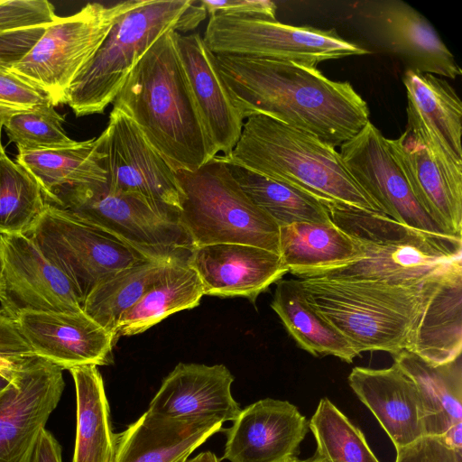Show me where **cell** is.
<instances>
[{"label": "cell", "instance_id": "6da1fadb", "mask_svg": "<svg viewBox=\"0 0 462 462\" xmlns=\"http://www.w3.org/2000/svg\"><path fill=\"white\" fill-rule=\"evenodd\" d=\"M244 120L263 115L341 146L370 121L366 102L347 81L288 60L215 54Z\"/></svg>", "mask_w": 462, "mask_h": 462}, {"label": "cell", "instance_id": "7a4b0ae2", "mask_svg": "<svg viewBox=\"0 0 462 462\" xmlns=\"http://www.w3.org/2000/svg\"><path fill=\"white\" fill-rule=\"evenodd\" d=\"M178 32L162 34L143 55L113 102L175 170L194 171L217 155L182 66Z\"/></svg>", "mask_w": 462, "mask_h": 462}, {"label": "cell", "instance_id": "3957f363", "mask_svg": "<svg viewBox=\"0 0 462 462\" xmlns=\"http://www.w3.org/2000/svg\"><path fill=\"white\" fill-rule=\"evenodd\" d=\"M327 207L332 222L358 245L361 255L356 261L299 279L415 286L427 284L462 265V236L424 232L383 213L347 205Z\"/></svg>", "mask_w": 462, "mask_h": 462}, {"label": "cell", "instance_id": "277c9868", "mask_svg": "<svg viewBox=\"0 0 462 462\" xmlns=\"http://www.w3.org/2000/svg\"><path fill=\"white\" fill-rule=\"evenodd\" d=\"M216 157L297 188L326 206L343 204L383 213L353 179L335 147L269 116L245 119L233 151Z\"/></svg>", "mask_w": 462, "mask_h": 462}, {"label": "cell", "instance_id": "5b68a950", "mask_svg": "<svg viewBox=\"0 0 462 462\" xmlns=\"http://www.w3.org/2000/svg\"><path fill=\"white\" fill-rule=\"evenodd\" d=\"M445 275L415 286L299 280L308 302L348 340L358 356L367 351L393 356L407 349L430 296Z\"/></svg>", "mask_w": 462, "mask_h": 462}, {"label": "cell", "instance_id": "8992f818", "mask_svg": "<svg viewBox=\"0 0 462 462\" xmlns=\"http://www.w3.org/2000/svg\"><path fill=\"white\" fill-rule=\"evenodd\" d=\"M206 16L200 1L142 0L117 20L72 80L65 104L76 116L103 114L132 69L162 34L193 30Z\"/></svg>", "mask_w": 462, "mask_h": 462}, {"label": "cell", "instance_id": "52a82bcc", "mask_svg": "<svg viewBox=\"0 0 462 462\" xmlns=\"http://www.w3.org/2000/svg\"><path fill=\"white\" fill-rule=\"evenodd\" d=\"M178 222L191 249L238 243L280 254L279 225L241 189L229 166L216 156L194 171L178 170Z\"/></svg>", "mask_w": 462, "mask_h": 462}, {"label": "cell", "instance_id": "ba28073f", "mask_svg": "<svg viewBox=\"0 0 462 462\" xmlns=\"http://www.w3.org/2000/svg\"><path fill=\"white\" fill-rule=\"evenodd\" d=\"M49 204L70 211L151 259L188 257L191 250L177 213L135 195L112 193L106 183L64 187Z\"/></svg>", "mask_w": 462, "mask_h": 462}, {"label": "cell", "instance_id": "9c48e42d", "mask_svg": "<svg viewBox=\"0 0 462 462\" xmlns=\"http://www.w3.org/2000/svg\"><path fill=\"white\" fill-rule=\"evenodd\" d=\"M141 1L112 5L89 3L72 15L57 16L25 57L9 70L45 92L54 106L65 104L72 80L117 20Z\"/></svg>", "mask_w": 462, "mask_h": 462}, {"label": "cell", "instance_id": "30bf717a", "mask_svg": "<svg viewBox=\"0 0 462 462\" xmlns=\"http://www.w3.org/2000/svg\"><path fill=\"white\" fill-rule=\"evenodd\" d=\"M26 235L69 278L81 304L107 277L151 260L70 211L49 203Z\"/></svg>", "mask_w": 462, "mask_h": 462}, {"label": "cell", "instance_id": "8fae6325", "mask_svg": "<svg viewBox=\"0 0 462 462\" xmlns=\"http://www.w3.org/2000/svg\"><path fill=\"white\" fill-rule=\"evenodd\" d=\"M203 40L214 54L288 60L315 68L322 61L369 53L344 40L335 29L218 14L210 15Z\"/></svg>", "mask_w": 462, "mask_h": 462}, {"label": "cell", "instance_id": "7c38bea8", "mask_svg": "<svg viewBox=\"0 0 462 462\" xmlns=\"http://www.w3.org/2000/svg\"><path fill=\"white\" fill-rule=\"evenodd\" d=\"M97 140L110 192L135 195L178 214L181 193L176 171L128 116L114 107Z\"/></svg>", "mask_w": 462, "mask_h": 462}, {"label": "cell", "instance_id": "4fadbf2b", "mask_svg": "<svg viewBox=\"0 0 462 462\" xmlns=\"http://www.w3.org/2000/svg\"><path fill=\"white\" fill-rule=\"evenodd\" d=\"M62 369L34 356L0 393V462H31L65 388Z\"/></svg>", "mask_w": 462, "mask_h": 462}, {"label": "cell", "instance_id": "5bb4252c", "mask_svg": "<svg viewBox=\"0 0 462 462\" xmlns=\"http://www.w3.org/2000/svg\"><path fill=\"white\" fill-rule=\"evenodd\" d=\"M1 309L13 319L23 310H82L69 278L26 234L0 235Z\"/></svg>", "mask_w": 462, "mask_h": 462}, {"label": "cell", "instance_id": "9a60e30c", "mask_svg": "<svg viewBox=\"0 0 462 462\" xmlns=\"http://www.w3.org/2000/svg\"><path fill=\"white\" fill-rule=\"evenodd\" d=\"M339 153L353 179L384 215L418 230L446 234L420 206L387 139L370 121L340 146Z\"/></svg>", "mask_w": 462, "mask_h": 462}, {"label": "cell", "instance_id": "2e32d148", "mask_svg": "<svg viewBox=\"0 0 462 462\" xmlns=\"http://www.w3.org/2000/svg\"><path fill=\"white\" fill-rule=\"evenodd\" d=\"M14 320L33 354L62 370L112 362L114 335L83 310H23Z\"/></svg>", "mask_w": 462, "mask_h": 462}, {"label": "cell", "instance_id": "e0dca14e", "mask_svg": "<svg viewBox=\"0 0 462 462\" xmlns=\"http://www.w3.org/2000/svg\"><path fill=\"white\" fill-rule=\"evenodd\" d=\"M358 8L376 42L402 59L408 69L448 79L461 76V69L435 29L411 5L387 0Z\"/></svg>", "mask_w": 462, "mask_h": 462}, {"label": "cell", "instance_id": "ac0fdd59", "mask_svg": "<svg viewBox=\"0 0 462 462\" xmlns=\"http://www.w3.org/2000/svg\"><path fill=\"white\" fill-rule=\"evenodd\" d=\"M309 421L287 401L265 398L241 410L226 430L223 458L230 462H289L296 457Z\"/></svg>", "mask_w": 462, "mask_h": 462}, {"label": "cell", "instance_id": "d6986e66", "mask_svg": "<svg viewBox=\"0 0 462 462\" xmlns=\"http://www.w3.org/2000/svg\"><path fill=\"white\" fill-rule=\"evenodd\" d=\"M187 263L199 275L204 295L244 297L253 303L288 273L279 254L238 243L193 248Z\"/></svg>", "mask_w": 462, "mask_h": 462}, {"label": "cell", "instance_id": "ffe728a7", "mask_svg": "<svg viewBox=\"0 0 462 462\" xmlns=\"http://www.w3.org/2000/svg\"><path fill=\"white\" fill-rule=\"evenodd\" d=\"M234 380L224 365L180 363L163 379L148 410L173 419L234 420L241 411L231 393Z\"/></svg>", "mask_w": 462, "mask_h": 462}, {"label": "cell", "instance_id": "44dd1931", "mask_svg": "<svg viewBox=\"0 0 462 462\" xmlns=\"http://www.w3.org/2000/svg\"><path fill=\"white\" fill-rule=\"evenodd\" d=\"M177 46L205 130L217 153L228 155L245 123L230 97L215 54L199 33H177Z\"/></svg>", "mask_w": 462, "mask_h": 462}, {"label": "cell", "instance_id": "7402d4cb", "mask_svg": "<svg viewBox=\"0 0 462 462\" xmlns=\"http://www.w3.org/2000/svg\"><path fill=\"white\" fill-rule=\"evenodd\" d=\"M347 380L395 448L408 446L425 436L417 387L398 365L393 363L383 369L356 366Z\"/></svg>", "mask_w": 462, "mask_h": 462}, {"label": "cell", "instance_id": "603a6c76", "mask_svg": "<svg viewBox=\"0 0 462 462\" xmlns=\"http://www.w3.org/2000/svg\"><path fill=\"white\" fill-rule=\"evenodd\" d=\"M216 419L180 420L147 410L116 434L113 462H186L209 437L222 430Z\"/></svg>", "mask_w": 462, "mask_h": 462}, {"label": "cell", "instance_id": "cb8c5ba5", "mask_svg": "<svg viewBox=\"0 0 462 462\" xmlns=\"http://www.w3.org/2000/svg\"><path fill=\"white\" fill-rule=\"evenodd\" d=\"M387 143L422 209L446 234L462 236V184L450 179L407 129Z\"/></svg>", "mask_w": 462, "mask_h": 462}, {"label": "cell", "instance_id": "d4e9b609", "mask_svg": "<svg viewBox=\"0 0 462 462\" xmlns=\"http://www.w3.org/2000/svg\"><path fill=\"white\" fill-rule=\"evenodd\" d=\"M440 365L462 352V265L436 285L411 334L407 349Z\"/></svg>", "mask_w": 462, "mask_h": 462}, {"label": "cell", "instance_id": "484cf974", "mask_svg": "<svg viewBox=\"0 0 462 462\" xmlns=\"http://www.w3.org/2000/svg\"><path fill=\"white\" fill-rule=\"evenodd\" d=\"M394 363L414 382L421 403L425 436H441L462 421V356L433 365L402 350Z\"/></svg>", "mask_w": 462, "mask_h": 462}, {"label": "cell", "instance_id": "4316f807", "mask_svg": "<svg viewBox=\"0 0 462 462\" xmlns=\"http://www.w3.org/2000/svg\"><path fill=\"white\" fill-rule=\"evenodd\" d=\"M408 128H420L438 137L462 161V102L445 79L406 69Z\"/></svg>", "mask_w": 462, "mask_h": 462}, {"label": "cell", "instance_id": "83f0119b", "mask_svg": "<svg viewBox=\"0 0 462 462\" xmlns=\"http://www.w3.org/2000/svg\"><path fill=\"white\" fill-rule=\"evenodd\" d=\"M279 250L288 273L298 278L356 261L361 255L358 245L333 222L280 226Z\"/></svg>", "mask_w": 462, "mask_h": 462}, {"label": "cell", "instance_id": "f1b7e54d", "mask_svg": "<svg viewBox=\"0 0 462 462\" xmlns=\"http://www.w3.org/2000/svg\"><path fill=\"white\" fill-rule=\"evenodd\" d=\"M271 307L297 345L314 356L352 363L358 356L348 340L308 302L299 279H281Z\"/></svg>", "mask_w": 462, "mask_h": 462}, {"label": "cell", "instance_id": "f546056e", "mask_svg": "<svg viewBox=\"0 0 462 462\" xmlns=\"http://www.w3.org/2000/svg\"><path fill=\"white\" fill-rule=\"evenodd\" d=\"M204 290L187 257L175 259L162 276L120 319L116 338L142 333L168 316L199 305Z\"/></svg>", "mask_w": 462, "mask_h": 462}, {"label": "cell", "instance_id": "4dcf8cb0", "mask_svg": "<svg viewBox=\"0 0 462 462\" xmlns=\"http://www.w3.org/2000/svg\"><path fill=\"white\" fill-rule=\"evenodd\" d=\"M77 401L76 441L72 462H113V432L104 381L97 365L69 370Z\"/></svg>", "mask_w": 462, "mask_h": 462}, {"label": "cell", "instance_id": "1f68e13d", "mask_svg": "<svg viewBox=\"0 0 462 462\" xmlns=\"http://www.w3.org/2000/svg\"><path fill=\"white\" fill-rule=\"evenodd\" d=\"M102 158L97 137L60 149L20 151L16 162L35 179L50 203L64 187L106 183Z\"/></svg>", "mask_w": 462, "mask_h": 462}, {"label": "cell", "instance_id": "d6a6232c", "mask_svg": "<svg viewBox=\"0 0 462 462\" xmlns=\"http://www.w3.org/2000/svg\"><path fill=\"white\" fill-rule=\"evenodd\" d=\"M177 258L180 257L146 260L112 274L87 295L81 304L82 310L116 338V329L121 317Z\"/></svg>", "mask_w": 462, "mask_h": 462}, {"label": "cell", "instance_id": "836d02e7", "mask_svg": "<svg viewBox=\"0 0 462 462\" xmlns=\"http://www.w3.org/2000/svg\"><path fill=\"white\" fill-rule=\"evenodd\" d=\"M227 165L248 198L279 226L297 222H332L328 207L311 195L242 167Z\"/></svg>", "mask_w": 462, "mask_h": 462}, {"label": "cell", "instance_id": "e575fe53", "mask_svg": "<svg viewBox=\"0 0 462 462\" xmlns=\"http://www.w3.org/2000/svg\"><path fill=\"white\" fill-rule=\"evenodd\" d=\"M45 206L35 179L5 153L0 159V235L26 234Z\"/></svg>", "mask_w": 462, "mask_h": 462}, {"label": "cell", "instance_id": "d590c367", "mask_svg": "<svg viewBox=\"0 0 462 462\" xmlns=\"http://www.w3.org/2000/svg\"><path fill=\"white\" fill-rule=\"evenodd\" d=\"M316 452L329 462H379L363 432L328 398H322L309 421Z\"/></svg>", "mask_w": 462, "mask_h": 462}, {"label": "cell", "instance_id": "8d00e7d4", "mask_svg": "<svg viewBox=\"0 0 462 462\" xmlns=\"http://www.w3.org/2000/svg\"><path fill=\"white\" fill-rule=\"evenodd\" d=\"M65 118L51 104L18 110L5 121L4 128L9 143H14L18 152H33L69 147L77 141L67 134Z\"/></svg>", "mask_w": 462, "mask_h": 462}, {"label": "cell", "instance_id": "74e56055", "mask_svg": "<svg viewBox=\"0 0 462 462\" xmlns=\"http://www.w3.org/2000/svg\"><path fill=\"white\" fill-rule=\"evenodd\" d=\"M57 16L47 0H0V32L47 25Z\"/></svg>", "mask_w": 462, "mask_h": 462}, {"label": "cell", "instance_id": "f35d334b", "mask_svg": "<svg viewBox=\"0 0 462 462\" xmlns=\"http://www.w3.org/2000/svg\"><path fill=\"white\" fill-rule=\"evenodd\" d=\"M0 103L22 110L53 105L45 92L9 69H0Z\"/></svg>", "mask_w": 462, "mask_h": 462}, {"label": "cell", "instance_id": "ab89813d", "mask_svg": "<svg viewBox=\"0 0 462 462\" xmlns=\"http://www.w3.org/2000/svg\"><path fill=\"white\" fill-rule=\"evenodd\" d=\"M395 462H462V450L451 448L439 436H423L396 448Z\"/></svg>", "mask_w": 462, "mask_h": 462}, {"label": "cell", "instance_id": "60d3db41", "mask_svg": "<svg viewBox=\"0 0 462 462\" xmlns=\"http://www.w3.org/2000/svg\"><path fill=\"white\" fill-rule=\"evenodd\" d=\"M47 25L0 32V69H9L23 59L43 35Z\"/></svg>", "mask_w": 462, "mask_h": 462}, {"label": "cell", "instance_id": "b9f144b4", "mask_svg": "<svg viewBox=\"0 0 462 462\" xmlns=\"http://www.w3.org/2000/svg\"><path fill=\"white\" fill-rule=\"evenodd\" d=\"M207 14L276 20V5L268 0H201Z\"/></svg>", "mask_w": 462, "mask_h": 462}, {"label": "cell", "instance_id": "7bdbcfd3", "mask_svg": "<svg viewBox=\"0 0 462 462\" xmlns=\"http://www.w3.org/2000/svg\"><path fill=\"white\" fill-rule=\"evenodd\" d=\"M0 354L31 357L35 356L20 335L14 320L0 308Z\"/></svg>", "mask_w": 462, "mask_h": 462}, {"label": "cell", "instance_id": "ee69618b", "mask_svg": "<svg viewBox=\"0 0 462 462\" xmlns=\"http://www.w3.org/2000/svg\"><path fill=\"white\" fill-rule=\"evenodd\" d=\"M31 462H62L60 445L46 429L41 432Z\"/></svg>", "mask_w": 462, "mask_h": 462}, {"label": "cell", "instance_id": "f6af8a7d", "mask_svg": "<svg viewBox=\"0 0 462 462\" xmlns=\"http://www.w3.org/2000/svg\"><path fill=\"white\" fill-rule=\"evenodd\" d=\"M31 357H17L0 354V374L12 380L23 364Z\"/></svg>", "mask_w": 462, "mask_h": 462}, {"label": "cell", "instance_id": "bcb514c9", "mask_svg": "<svg viewBox=\"0 0 462 462\" xmlns=\"http://www.w3.org/2000/svg\"><path fill=\"white\" fill-rule=\"evenodd\" d=\"M439 437L451 448L462 450V421L451 426Z\"/></svg>", "mask_w": 462, "mask_h": 462}, {"label": "cell", "instance_id": "7dc6e473", "mask_svg": "<svg viewBox=\"0 0 462 462\" xmlns=\"http://www.w3.org/2000/svg\"><path fill=\"white\" fill-rule=\"evenodd\" d=\"M18 110L22 109L0 103V159L6 153L2 144V129L8 117Z\"/></svg>", "mask_w": 462, "mask_h": 462}, {"label": "cell", "instance_id": "c3c4849f", "mask_svg": "<svg viewBox=\"0 0 462 462\" xmlns=\"http://www.w3.org/2000/svg\"><path fill=\"white\" fill-rule=\"evenodd\" d=\"M186 462H219L217 456L211 451L201 452Z\"/></svg>", "mask_w": 462, "mask_h": 462}, {"label": "cell", "instance_id": "681fc988", "mask_svg": "<svg viewBox=\"0 0 462 462\" xmlns=\"http://www.w3.org/2000/svg\"><path fill=\"white\" fill-rule=\"evenodd\" d=\"M289 462H329L325 457L321 456L318 452L314 454L313 457H309L307 459H299L297 457L292 458Z\"/></svg>", "mask_w": 462, "mask_h": 462}, {"label": "cell", "instance_id": "f907efd6", "mask_svg": "<svg viewBox=\"0 0 462 462\" xmlns=\"http://www.w3.org/2000/svg\"><path fill=\"white\" fill-rule=\"evenodd\" d=\"M11 380L0 374V393L7 387Z\"/></svg>", "mask_w": 462, "mask_h": 462}, {"label": "cell", "instance_id": "816d5d0a", "mask_svg": "<svg viewBox=\"0 0 462 462\" xmlns=\"http://www.w3.org/2000/svg\"><path fill=\"white\" fill-rule=\"evenodd\" d=\"M1 291H2V281H1V275H0V295H1Z\"/></svg>", "mask_w": 462, "mask_h": 462}]
</instances>
